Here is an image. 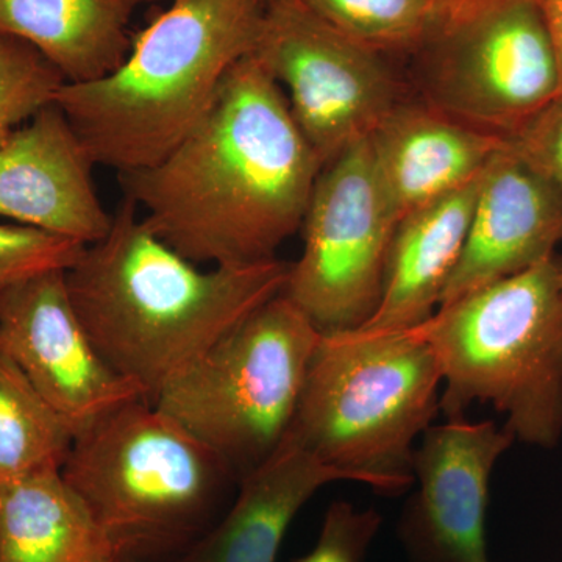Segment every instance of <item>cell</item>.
Returning a JSON list of instances; mask_svg holds the SVG:
<instances>
[{
    "mask_svg": "<svg viewBox=\"0 0 562 562\" xmlns=\"http://www.w3.org/2000/svg\"><path fill=\"white\" fill-rule=\"evenodd\" d=\"M322 165L286 95L254 55L236 63L201 124L150 168L121 173L151 233L195 265L276 260L301 231Z\"/></svg>",
    "mask_w": 562,
    "mask_h": 562,
    "instance_id": "cell-1",
    "label": "cell"
},
{
    "mask_svg": "<svg viewBox=\"0 0 562 562\" xmlns=\"http://www.w3.org/2000/svg\"><path fill=\"white\" fill-rule=\"evenodd\" d=\"M290 262L199 269L144 224L125 198L110 232L66 271L70 302L103 360L154 405L262 303L281 294Z\"/></svg>",
    "mask_w": 562,
    "mask_h": 562,
    "instance_id": "cell-2",
    "label": "cell"
},
{
    "mask_svg": "<svg viewBox=\"0 0 562 562\" xmlns=\"http://www.w3.org/2000/svg\"><path fill=\"white\" fill-rule=\"evenodd\" d=\"M262 10L251 0H172L116 69L66 81L55 103L94 165L127 173L168 157L209 113L228 70L254 52Z\"/></svg>",
    "mask_w": 562,
    "mask_h": 562,
    "instance_id": "cell-3",
    "label": "cell"
},
{
    "mask_svg": "<svg viewBox=\"0 0 562 562\" xmlns=\"http://www.w3.org/2000/svg\"><path fill=\"white\" fill-rule=\"evenodd\" d=\"M61 475L117 562H176L221 519L239 483L210 447L146 401L77 436Z\"/></svg>",
    "mask_w": 562,
    "mask_h": 562,
    "instance_id": "cell-4",
    "label": "cell"
},
{
    "mask_svg": "<svg viewBox=\"0 0 562 562\" xmlns=\"http://www.w3.org/2000/svg\"><path fill=\"white\" fill-rule=\"evenodd\" d=\"M442 376L412 330L322 333L288 441L384 494L414 484V442L441 413Z\"/></svg>",
    "mask_w": 562,
    "mask_h": 562,
    "instance_id": "cell-5",
    "label": "cell"
},
{
    "mask_svg": "<svg viewBox=\"0 0 562 562\" xmlns=\"http://www.w3.org/2000/svg\"><path fill=\"white\" fill-rule=\"evenodd\" d=\"M442 376L439 408L473 403L505 416L516 441L550 450L562 438V284L557 257L439 306L416 327Z\"/></svg>",
    "mask_w": 562,
    "mask_h": 562,
    "instance_id": "cell-6",
    "label": "cell"
},
{
    "mask_svg": "<svg viewBox=\"0 0 562 562\" xmlns=\"http://www.w3.org/2000/svg\"><path fill=\"white\" fill-rule=\"evenodd\" d=\"M322 333L281 292L236 325L154 406L239 480L286 439Z\"/></svg>",
    "mask_w": 562,
    "mask_h": 562,
    "instance_id": "cell-7",
    "label": "cell"
},
{
    "mask_svg": "<svg viewBox=\"0 0 562 562\" xmlns=\"http://www.w3.org/2000/svg\"><path fill=\"white\" fill-rule=\"evenodd\" d=\"M428 103L508 136L558 95V69L539 0H457L414 52Z\"/></svg>",
    "mask_w": 562,
    "mask_h": 562,
    "instance_id": "cell-8",
    "label": "cell"
},
{
    "mask_svg": "<svg viewBox=\"0 0 562 562\" xmlns=\"http://www.w3.org/2000/svg\"><path fill=\"white\" fill-rule=\"evenodd\" d=\"M397 222L362 139L322 168L283 294L321 333L362 327L382 301Z\"/></svg>",
    "mask_w": 562,
    "mask_h": 562,
    "instance_id": "cell-9",
    "label": "cell"
},
{
    "mask_svg": "<svg viewBox=\"0 0 562 562\" xmlns=\"http://www.w3.org/2000/svg\"><path fill=\"white\" fill-rule=\"evenodd\" d=\"M279 83L322 168L402 102L382 52L336 31L302 0H271L251 52Z\"/></svg>",
    "mask_w": 562,
    "mask_h": 562,
    "instance_id": "cell-10",
    "label": "cell"
},
{
    "mask_svg": "<svg viewBox=\"0 0 562 562\" xmlns=\"http://www.w3.org/2000/svg\"><path fill=\"white\" fill-rule=\"evenodd\" d=\"M65 273H43L0 295V353L77 438L121 406L146 398L99 353L70 302Z\"/></svg>",
    "mask_w": 562,
    "mask_h": 562,
    "instance_id": "cell-11",
    "label": "cell"
},
{
    "mask_svg": "<svg viewBox=\"0 0 562 562\" xmlns=\"http://www.w3.org/2000/svg\"><path fill=\"white\" fill-rule=\"evenodd\" d=\"M516 442L495 422L431 425L414 450L416 492L398 536L412 562H491L486 517L495 464Z\"/></svg>",
    "mask_w": 562,
    "mask_h": 562,
    "instance_id": "cell-12",
    "label": "cell"
},
{
    "mask_svg": "<svg viewBox=\"0 0 562 562\" xmlns=\"http://www.w3.org/2000/svg\"><path fill=\"white\" fill-rule=\"evenodd\" d=\"M94 161L57 103L0 146V217L90 246L113 214L92 181Z\"/></svg>",
    "mask_w": 562,
    "mask_h": 562,
    "instance_id": "cell-13",
    "label": "cell"
},
{
    "mask_svg": "<svg viewBox=\"0 0 562 562\" xmlns=\"http://www.w3.org/2000/svg\"><path fill=\"white\" fill-rule=\"evenodd\" d=\"M562 194L505 143L480 177L471 227L439 306L557 257Z\"/></svg>",
    "mask_w": 562,
    "mask_h": 562,
    "instance_id": "cell-14",
    "label": "cell"
},
{
    "mask_svg": "<svg viewBox=\"0 0 562 562\" xmlns=\"http://www.w3.org/2000/svg\"><path fill=\"white\" fill-rule=\"evenodd\" d=\"M505 143V136L430 103L403 101L368 136L376 179L397 221L479 179Z\"/></svg>",
    "mask_w": 562,
    "mask_h": 562,
    "instance_id": "cell-15",
    "label": "cell"
},
{
    "mask_svg": "<svg viewBox=\"0 0 562 562\" xmlns=\"http://www.w3.org/2000/svg\"><path fill=\"white\" fill-rule=\"evenodd\" d=\"M335 482L351 480L284 439L269 460L239 480L221 519L176 562H276L294 517Z\"/></svg>",
    "mask_w": 562,
    "mask_h": 562,
    "instance_id": "cell-16",
    "label": "cell"
},
{
    "mask_svg": "<svg viewBox=\"0 0 562 562\" xmlns=\"http://www.w3.org/2000/svg\"><path fill=\"white\" fill-rule=\"evenodd\" d=\"M480 177L397 222L384 273L382 301L375 314L360 328L412 330L436 313L447 281L464 250Z\"/></svg>",
    "mask_w": 562,
    "mask_h": 562,
    "instance_id": "cell-17",
    "label": "cell"
},
{
    "mask_svg": "<svg viewBox=\"0 0 562 562\" xmlns=\"http://www.w3.org/2000/svg\"><path fill=\"white\" fill-rule=\"evenodd\" d=\"M127 0H0V33L38 49L69 83L101 79L127 57Z\"/></svg>",
    "mask_w": 562,
    "mask_h": 562,
    "instance_id": "cell-18",
    "label": "cell"
},
{
    "mask_svg": "<svg viewBox=\"0 0 562 562\" xmlns=\"http://www.w3.org/2000/svg\"><path fill=\"white\" fill-rule=\"evenodd\" d=\"M0 562H117L61 471L0 483Z\"/></svg>",
    "mask_w": 562,
    "mask_h": 562,
    "instance_id": "cell-19",
    "label": "cell"
},
{
    "mask_svg": "<svg viewBox=\"0 0 562 562\" xmlns=\"http://www.w3.org/2000/svg\"><path fill=\"white\" fill-rule=\"evenodd\" d=\"M74 439L60 414L0 353V483L61 471Z\"/></svg>",
    "mask_w": 562,
    "mask_h": 562,
    "instance_id": "cell-20",
    "label": "cell"
},
{
    "mask_svg": "<svg viewBox=\"0 0 562 562\" xmlns=\"http://www.w3.org/2000/svg\"><path fill=\"white\" fill-rule=\"evenodd\" d=\"M336 31L376 52H416L457 0H302Z\"/></svg>",
    "mask_w": 562,
    "mask_h": 562,
    "instance_id": "cell-21",
    "label": "cell"
},
{
    "mask_svg": "<svg viewBox=\"0 0 562 562\" xmlns=\"http://www.w3.org/2000/svg\"><path fill=\"white\" fill-rule=\"evenodd\" d=\"M66 83L38 49L0 33V146L41 110L55 103Z\"/></svg>",
    "mask_w": 562,
    "mask_h": 562,
    "instance_id": "cell-22",
    "label": "cell"
},
{
    "mask_svg": "<svg viewBox=\"0 0 562 562\" xmlns=\"http://www.w3.org/2000/svg\"><path fill=\"white\" fill-rule=\"evenodd\" d=\"M83 244L20 224H0V295L43 273L76 265Z\"/></svg>",
    "mask_w": 562,
    "mask_h": 562,
    "instance_id": "cell-23",
    "label": "cell"
},
{
    "mask_svg": "<svg viewBox=\"0 0 562 562\" xmlns=\"http://www.w3.org/2000/svg\"><path fill=\"white\" fill-rule=\"evenodd\" d=\"M380 527L382 516L375 509L335 502L325 514L316 546L295 562H362Z\"/></svg>",
    "mask_w": 562,
    "mask_h": 562,
    "instance_id": "cell-24",
    "label": "cell"
},
{
    "mask_svg": "<svg viewBox=\"0 0 562 562\" xmlns=\"http://www.w3.org/2000/svg\"><path fill=\"white\" fill-rule=\"evenodd\" d=\"M505 139L531 169L562 194V95H557Z\"/></svg>",
    "mask_w": 562,
    "mask_h": 562,
    "instance_id": "cell-25",
    "label": "cell"
},
{
    "mask_svg": "<svg viewBox=\"0 0 562 562\" xmlns=\"http://www.w3.org/2000/svg\"><path fill=\"white\" fill-rule=\"evenodd\" d=\"M549 25L558 69V95H562V0H539Z\"/></svg>",
    "mask_w": 562,
    "mask_h": 562,
    "instance_id": "cell-26",
    "label": "cell"
},
{
    "mask_svg": "<svg viewBox=\"0 0 562 562\" xmlns=\"http://www.w3.org/2000/svg\"><path fill=\"white\" fill-rule=\"evenodd\" d=\"M132 7L140 5V3L157 2V0H127ZM251 2L260 3V5H268L271 0H251Z\"/></svg>",
    "mask_w": 562,
    "mask_h": 562,
    "instance_id": "cell-27",
    "label": "cell"
},
{
    "mask_svg": "<svg viewBox=\"0 0 562 562\" xmlns=\"http://www.w3.org/2000/svg\"><path fill=\"white\" fill-rule=\"evenodd\" d=\"M557 265H558V273H560V280L562 284V255L561 257H557Z\"/></svg>",
    "mask_w": 562,
    "mask_h": 562,
    "instance_id": "cell-28",
    "label": "cell"
}]
</instances>
